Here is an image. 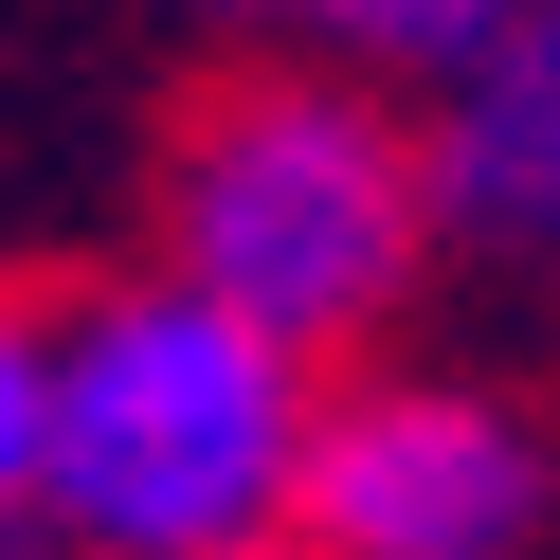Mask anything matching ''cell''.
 I'll use <instances>...</instances> for the list:
<instances>
[{"label": "cell", "mask_w": 560, "mask_h": 560, "mask_svg": "<svg viewBox=\"0 0 560 560\" xmlns=\"http://www.w3.org/2000/svg\"><path fill=\"white\" fill-rule=\"evenodd\" d=\"M307 362L235 307H199L182 271L55 307V380H37V506L73 560H235L290 524L307 470Z\"/></svg>", "instance_id": "6da1fadb"}, {"label": "cell", "mask_w": 560, "mask_h": 560, "mask_svg": "<svg viewBox=\"0 0 560 560\" xmlns=\"http://www.w3.org/2000/svg\"><path fill=\"white\" fill-rule=\"evenodd\" d=\"M416 235H434V182L362 73H235L163 145V271L235 326H271L290 362L362 343L416 290Z\"/></svg>", "instance_id": "7a4b0ae2"}, {"label": "cell", "mask_w": 560, "mask_h": 560, "mask_svg": "<svg viewBox=\"0 0 560 560\" xmlns=\"http://www.w3.org/2000/svg\"><path fill=\"white\" fill-rule=\"evenodd\" d=\"M542 524V434L470 380H362L307 416L290 542L307 560H524Z\"/></svg>", "instance_id": "3957f363"}, {"label": "cell", "mask_w": 560, "mask_h": 560, "mask_svg": "<svg viewBox=\"0 0 560 560\" xmlns=\"http://www.w3.org/2000/svg\"><path fill=\"white\" fill-rule=\"evenodd\" d=\"M416 182H434V218H470V235H542V182H560V0L434 91Z\"/></svg>", "instance_id": "277c9868"}, {"label": "cell", "mask_w": 560, "mask_h": 560, "mask_svg": "<svg viewBox=\"0 0 560 560\" xmlns=\"http://www.w3.org/2000/svg\"><path fill=\"white\" fill-rule=\"evenodd\" d=\"M307 19H343V55H380V73H416V91H452L470 55H506L542 0H307Z\"/></svg>", "instance_id": "5b68a950"}, {"label": "cell", "mask_w": 560, "mask_h": 560, "mask_svg": "<svg viewBox=\"0 0 560 560\" xmlns=\"http://www.w3.org/2000/svg\"><path fill=\"white\" fill-rule=\"evenodd\" d=\"M37 380H55V307L0 290V524L37 506Z\"/></svg>", "instance_id": "8992f818"}, {"label": "cell", "mask_w": 560, "mask_h": 560, "mask_svg": "<svg viewBox=\"0 0 560 560\" xmlns=\"http://www.w3.org/2000/svg\"><path fill=\"white\" fill-rule=\"evenodd\" d=\"M218 19H307V0H218Z\"/></svg>", "instance_id": "52a82bcc"}, {"label": "cell", "mask_w": 560, "mask_h": 560, "mask_svg": "<svg viewBox=\"0 0 560 560\" xmlns=\"http://www.w3.org/2000/svg\"><path fill=\"white\" fill-rule=\"evenodd\" d=\"M235 560H307V542H290V524H271V542H235Z\"/></svg>", "instance_id": "ba28073f"}, {"label": "cell", "mask_w": 560, "mask_h": 560, "mask_svg": "<svg viewBox=\"0 0 560 560\" xmlns=\"http://www.w3.org/2000/svg\"><path fill=\"white\" fill-rule=\"evenodd\" d=\"M542 235H560V182H542Z\"/></svg>", "instance_id": "9c48e42d"}, {"label": "cell", "mask_w": 560, "mask_h": 560, "mask_svg": "<svg viewBox=\"0 0 560 560\" xmlns=\"http://www.w3.org/2000/svg\"><path fill=\"white\" fill-rule=\"evenodd\" d=\"M0 560H19V542H0Z\"/></svg>", "instance_id": "30bf717a"}]
</instances>
